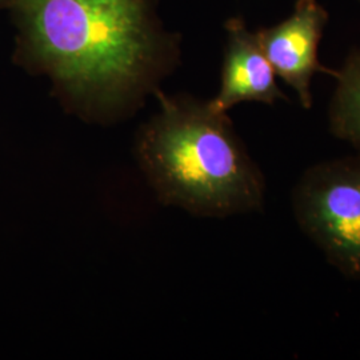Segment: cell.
<instances>
[{"instance_id":"cell-1","label":"cell","mask_w":360,"mask_h":360,"mask_svg":"<svg viewBox=\"0 0 360 360\" xmlns=\"http://www.w3.org/2000/svg\"><path fill=\"white\" fill-rule=\"evenodd\" d=\"M35 63L77 101L115 103L147 80L155 46L142 0H18Z\"/></svg>"},{"instance_id":"cell-2","label":"cell","mask_w":360,"mask_h":360,"mask_svg":"<svg viewBox=\"0 0 360 360\" xmlns=\"http://www.w3.org/2000/svg\"><path fill=\"white\" fill-rule=\"evenodd\" d=\"M138 158L159 199L198 217L262 211L266 180L226 112L193 99L162 98Z\"/></svg>"},{"instance_id":"cell-3","label":"cell","mask_w":360,"mask_h":360,"mask_svg":"<svg viewBox=\"0 0 360 360\" xmlns=\"http://www.w3.org/2000/svg\"><path fill=\"white\" fill-rule=\"evenodd\" d=\"M291 199L299 229L336 270L360 281V153L307 168Z\"/></svg>"},{"instance_id":"cell-4","label":"cell","mask_w":360,"mask_h":360,"mask_svg":"<svg viewBox=\"0 0 360 360\" xmlns=\"http://www.w3.org/2000/svg\"><path fill=\"white\" fill-rule=\"evenodd\" d=\"M328 13L316 0H296L294 13L276 26L257 31L259 43L276 74L295 91L303 108L312 107L311 83L316 72L334 77L319 62V44Z\"/></svg>"},{"instance_id":"cell-5","label":"cell","mask_w":360,"mask_h":360,"mask_svg":"<svg viewBox=\"0 0 360 360\" xmlns=\"http://www.w3.org/2000/svg\"><path fill=\"white\" fill-rule=\"evenodd\" d=\"M229 40L221 68L218 95L208 102L218 112H227L243 102L275 104L288 101L276 83V74L263 51L257 34L232 19L227 25Z\"/></svg>"},{"instance_id":"cell-6","label":"cell","mask_w":360,"mask_h":360,"mask_svg":"<svg viewBox=\"0 0 360 360\" xmlns=\"http://www.w3.org/2000/svg\"><path fill=\"white\" fill-rule=\"evenodd\" d=\"M334 95L328 105V124L338 139L360 153V47L335 70Z\"/></svg>"}]
</instances>
